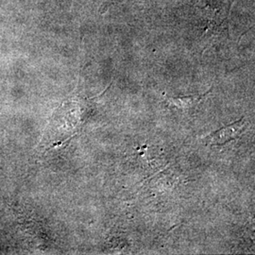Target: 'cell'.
<instances>
[{
    "instance_id": "cell-2",
    "label": "cell",
    "mask_w": 255,
    "mask_h": 255,
    "mask_svg": "<svg viewBox=\"0 0 255 255\" xmlns=\"http://www.w3.org/2000/svg\"><path fill=\"white\" fill-rule=\"evenodd\" d=\"M209 92L203 95H195V96H187V97H178V98H167L166 101L173 107L178 109L188 111L197 107L202 100L208 95Z\"/></svg>"
},
{
    "instance_id": "cell-1",
    "label": "cell",
    "mask_w": 255,
    "mask_h": 255,
    "mask_svg": "<svg viewBox=\"0 0 255 255\" xmlns=\"http://www.w3.org/2000/svg\"><path fill=\"white\" fill-rule=\"evenodd\" d=\"M242 122H243V119L238 120L237 122H234L231 125L221 128L217 131L211 133L209 136L207 137L210 144L220 146L228 143L232 140L237 139L245 128L244 123Z\"/></svg>"
}]
</instances>
